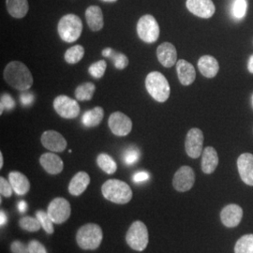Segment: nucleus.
I'll return each instance as SVG.
<instances>
[{"instance_id":"1","label":"nucleus","mask_w":253,"mask_h":253,"mask_svg":"<svg viewBox=\"0 0 253 253\" xmlns=\"http://www.w3.org/2000/svg\"><path fill=\"white\" fill-rule=\"evenodd\" d=\"M4 79L10 86L19 91H27L33 84V76L23 62H9L4 70Z\"/></svg>"},{"instance_id":"2","label":"nucleus","mask_w":253,"mask_h":253,"mask_svg":"<svg viewBox=\"0 0 253 253\" xmlns=\"http://www.w3.org/2000/svg\"><path fill=\"white\" fill-rule=\"evenodd\" d=\"M101 192L104 198L118 205L127 204L132 198V190L124 181L109 179L102 187Z\"/></svg>"},{"instance_id":"3","label":"nucleus","mask_w":253,"mask_h":253,"mask_svg":"<svg viewBox=\"0 0 253 253\" xmlns=\"http://www.w3.org/2000/svg\"><path fill=\"white\" fill-rule=\"evenodd\" d=\"M145 87L149 95L158 102L163 103L170 97V84L163 73L159 72L148 73L145 78Z\"/></svg>"},{"instance_id":"4","label":"nucleus","mask_w":253,"mask_h":253,"mask_svg":"<svg viewBox=\"0 0 253 253\" xmlns=\"http://www.w3.org/2000/svg\"><path fill=\"white\" fill-rule=\"evenodd\" d=\"M102 230L95 223H87L82 226L76 235L77 244L85 251L97 250L102 242Z\"/></svg>"},{"instance_id":"5","label":"nucleus","mask_w":253,"mask_h":253,"mask_svg":"<svg viewBox=\"0 0 253 253\" xmlns=\"http://www.w3.org/2000/svg\"><path fill=\"white\" fill-rule=\"evenodd\" d=\"M57 31L63 42L68 43L74 42L81 37L83 31L82 20L75 14H67L59 20Z\"/></svg>"},{"instance_id":"6","label":"nucleus","mask_w":253,"mask_h":253,"mask_svg":"<svg viewBox=\"0 0 253 253\" xmlns=\"http://www.w3.org/2000/svg\"><path fill=\"white\" fill-rule=\"evenodd\" d=\"M126 241L127 245L136 252H143L148 245L149 236L145 223L134 221L126 232Z\"/></svg>"},{"instance_id":"7","label":"nucleus","mask_w":253,"mask_h":253,"mask_svg":"<svg viewBox=\"0 0 253 253\" xmlns=\"http://www.w3.org/2000/svg\"><path fill=\"white\" fill-rule=\"evenodd\" d=\"M160 26L154 16L146 14L137 23V34L145 43H154L160 37Z\"/></svg>"},{"instance_id":"8","label":"nucleus","mask_w":253,"mask_h":253,"mask_svg":"<svg viewBox=\"0 0 253 253\" xmlns=\"http://www.w3.org/2000/svg\"><path fill=\"white\" fill-rule=\"evenodd\" d=\"M54 111L66 119L76 118L80 114L79 103L66 95H59L54 100Z\"/></svg>"},{"instance_id":"9","label":"nucleus","mask_w":253,"mask_h":253,"mask_svg":"<svg viewBox=\"0 0 253 253\" xmlns=\"http://www.w3.org/2000/svg\"><path fill=\"white\" fill-rule=\"evenodd\" d=\"M48 215L55 224H61L69 219L72 213V208L69 201L64 198H55L53 200L47 210Z\"/></svg>"},{"instance_id":"10","label":"nucleus","mask_w":253,"mask_h":253,"mask_svg":"<svg viewBox=\"0 0 253 253\" xmlns=\"http://www.w3.org/2000/svg\"><path fill=\"white\" fill-rule=\"evenodd\" d=\"M203 146H204L203 131L197 127H193L190 129L186 136V142H185V149L188 156L191 159H198L204 151Z\"/></svg>"},{"instance_id":"11","label":"nucleus","mask_w":253,"mask_h":253,"mask_svg":"<svg viewBox=\"0 0 253 253\" xmlns=\"http://www.w3.org/2000/svg\"><path fill=\"white\" fill-rule=\"evenodd\" d=\"M195 182V173L190 166H182L173 175L172 186L179 192L190 190Z\"/></svg>"},{"instance_id":"12","label":"nucleus","mask_w":253,"mask_h":253,"mask_svg":"<svg viewBox=\"0 0 253 253\" xmlns=\"http://www.w3.org/2000/svg\"><path fill=\"white\" fill-rule=\"evenodd\" d=\"M111 131L117 136H126L132 129V121L121 112L113 113L108 119Z\"/></svg>"},{"instance_id":"13","label":"nucleus","mask_w":253,"mask_h":253,"mask_svg":"<svg viewBox=\"0 0 253 253\" xmlns=\"http://www.w3.org/2000/svg\"><path fill=\"white\" fill-rule=\"evenodd\" d=\"M186 6L190 12L200 18H211L216 11L212 0H187Z\"/></svg>"},{"instance_id":"14","label":"nucleus","mask_w":253,"mask_h":253,"mask_svg":"<svg viewBox=\"0 0 253 253\" xmlns=\"http://www.w3.org/2000/svg\"><path fill=\"white\" fill-rule=\"evenodd\" d=\"M42 145L52 152H63L67 147V141L62 134L55 130H46L41 137Z\"/></svg>"},{"instance_id":"15","label":"nucleus","mask_w":253,"mask_h":253,"mask_svg":"<svg viewBox=\"0 0 253 253\" xmlns=\"http://www.w3.org/2000/svg\"><path fill=\"white\" fill-rule=\"evenodd\" d=\"M243 217V209L241 207L231 204L222 208L220 212V219L224 226L235 228L238 226Z\"/></svg>"},{"instance_id":"16","label":"nucleus","mask_w":253,"mask_h":253,"mask_svg":"<svg viewBox=\"0 0 253 253\" xmlns=\"http://www.w3.org/2000/svg\"><path fill=\"white\" fill-rule=\"evenodd\" d=\"M237 169L242 181L253 187V155L243 153L237 159Z\"/></svg>"},{"instance_id":"17","label":"nucleus","mask_w":253,"mask_h":253,"mask_svg":"<svg viewBox=\"0 0 253 253\" xmlns=\"http://www.w3.org/2000/svg\"><path fill=\"white\" fill-rule=\"evenodd\" d=\"M159 62L165 68H171L177 62V52L171 42H163L157 48Z\"/></svg>"},{"instance_id":"18","label":"nucleus","mask_w":253,"mask_h":253,"mask_svg":"<svg viewBox=\"0 0 253 253\" xmlns=\"http://www.w3.org/2000/svg\"><path fill=\"white\" fill-rule=\"evenodd\" d=\"M40 163L46 172L50 174H58L63 171V161L56 154H42L40 158Z\"/></svg>"},{"instance_id":"19","label":"nucleus","mask_w":253,"mask_h":253,"mask_svg":"<svg viewBox=\"0 0 253 253\" xmlns=\"http://www.w3.org/2000/svg\"><path fill=\"white\" fill-rule=\"evenodd\" d=\"M176 73L181 84L188 86L195 81L196 72L192 64L185 59H179L176 62Z\"/></svg>"},{"instance_id":"20","label":"nucleus","mask_w":253,"mask_h":253,"mask_svg":"<svg viewBox=\"0 0 253 253\" xmlns=\"http://www.w3.org/2000/svg\"><path fill=\"white\" fill-rule=\"evenodd\" d=\"M218 165V156L214 147L208 146L202 154V170L207 174L215 172Z\"/></svg>"},{"instance_id":"21","label":"nucleus","mask_w":253,"mask_h":253,"mask_svg":"<svg viewBox=\"0 0 253 253\" xmlns=\"http://www.w3.org/2000/svg\"><path fill=\"white\" fill-rule=\"evenodd\" d=\"M200 73L207 78H214L219 70L217 59L211 55H203L198 60Z\"/></svg>"},{"instance_id":"22","label":"nucleus","mask_w":253,"mask_h":253,"mask_svg":"<svg viewBox=\"0 0 253 253\" xmlns=\"http://www.w3.org/2000/svg\"><path fill=\"white\" fill-rule=\"evenodd\" d=\"M90 183V176L85 172H77L69 185V191L72 195L79 196L87 189Z\"/></svg>"},{"instance_id":"23","label":"nucleus","mask_w":253,"mask_h":253,"mask_svg":"<svg viewBox=\"0 0 253 253\" xmlns=\"http://www.w3.org/2000/svg\"><path fill=\"white\" fill-rule=\"evenodd\" d=\"M9 181L12 186L14 192L18 195H25L30 190L29 180L22 172L17 171L9 172Z\"/></svg>"},{"instance_id":"24","label":"nucleus","mask_w":253,"mask_h":253,"mask_svg":"<svg viewBox=\"0 0 253 253\" xmlns=\"http://www.w3.org/2000/svg\"><path fill=\"white\" fill-rule=\"evenodd\" d=\"M85 19L92 31H100L104 26L102 10L99 6H89L85 10Z\"/></svg>"},{"instance_id":"25","label":"nucleus","mask_w":253,"mask_h":253,"mask_svg":"<svg viewBox=\"0 0 253 253\" xmlns=\"http://www.w3.org/2000/svg\"><path fill=\"white\" fill-rule=\"evenodd\" d=\"M6 6L9 15L13 18H24L28 12L27 0H6Z\"/></svg>"},{"instance_id":"26","label":"nucleus","mask_w":253,"mask_h":253,"mask_svg":"<svg viewBox=\"0 0 253 253\" xmlns=\"http://www.w3.org/2000/svg\"><path fill=\"white\" fill-rule=\"evenodd\" d=\"M103 117H104L103 109L100 106H97L95 108L86 111L82 118V121L84 126L87 127H93V126L100 125V122L103 119Z\"/></svg>"},{"instance_id":"27","label":"nucleus","mask_w":253,"mask_h":253,"mask_svg":"<svg viewBox=\"0 0 253 253\" xmlns=\"http://www.w3.org/2000/svg\"><path fill=\"white\" fill-rule=\"evenodd\" d=\"M96 91V86L93 83L86 82L77 86L75 89V98L79 101H87L92 100Z\"/></svg>"},{"instance_id":"28","label":"nucleus","mask_w":253,"mask_h":253,"mask_svg":"<svg viewBox=\"0 0 253 253\" xmlns=\"http://www.w3.org/2000/svg\"><path fill=\"white\" fill-rule=\"evenodd\" d=\"M97 163L100 169L108 174H113L118 170V164L108 154H100L97 158Z\"/></svg>"},{"instance_id":"29","label":"nucleus","mask_w":253,"mask_h":253,"mask_svg":"<svg viewBox=\"0 0 253 253\" xmlns=\"http://www.w3.org/2000/svg\"><path fill=\"white\" fill-rule=\"evenodd\" d=\"M84 55V48L82 45H74L69 48L64 54V58L67 63L74 65L81 61Z\"/></svg>"},{"instance_id":"30","label":"nucleus","mask_w":253,"mask_h":253,"mask_svg":"<svg viewBox=\"0 0 253 253\" xmlns=\"http://www.w3.org/2000/svg\"><path fill=\"white\" fill-rule=\"evenodd\" d=\"M235 253H253V235L240 237L235 244Z\"/></svg>"},{"instance_id":"31","label":"nucleus","mask_w":253,"mask_h":253,"mask_svg":"<svg viewBox=\"0 0 253 253\" xmlns=\"http://www.w3.org/2000/svg\"><path fill=\"white\" fill-rule=\"evenodd\" d=\"M19 226L25 231L33 233L40 231L42 224L37 217H23L19 220Z\"/></svg>"},{"instance_id":"32","label":"nucleus","mask_w":253,"mask_h":253,"mask_svg":"<svg viewBox=\"0 0 253 253\" xmlns=\"http://www.w3.org/2000/svg\"><path fill=\"white\" fill-rule=\"evenodd\" d=\"M36 217L39 219L40 223L42 224V227L43 228V230L48 235L54 234V222H53L52 218L48 215V213H46L42 210H39L36 212Z\"/></svg>"},{"instance_id":"33","label":"nucleus","mask_w":253,"mask_h":253,"mask_svg":"<svg viewBox=\"0 0 253 253\" xmlns=\"http://www.w3.org/2000/svg\"><path fill=\"white\" fill-rule=\"evenodd\" d=\"M107 68V63L105 60H100L98 62L92 64L88 68V73L92 77L96 79H100L103 77Z\"/></svg>"},{"instance_id":"34","label":"nucleus","mask_w":253,"mask_h":253,"mask_svg":"<svg viewBox=\"0 0 253 253\" xmlns=\"http://www.w3.org/2000/svg\"><path fill=\"white\" fill-rule=\"evenodd\" d=\"M247 0H235L232 6V13L235 19L244 18L247 13Z\"/></svg>"},{"instance_id":"35","label":"nucleus","mask_w":253,"mask_h":253,"mask_svg":"<svg viewBox=\"0 0 253 253\" xmlns=\"http://www.w3.org/2000/svg\"><path fill=\"white\" fill-rule=\"evenodd\" d=\"M123 160L126 165H131L140 160V151L136 147H128L125 151Z\"/></svg>"},{"instance_id":"36","label":"nucleus","mask_w":253,"mask_h":253,"mask_svg":"<svg viewBox=\"0 0 253 253\" xmlns=\"http://www.w3.org/2000/svg\"><path fill=\"white\" fill-rule=\"evenodd\" d=\"M111 57L113 58L114 60V65L115 67L118 69V70H124L126 69V67L128 66V58L126 57V55L124 54H121V53H117V52H113V54L111 55Z\"/></svg>"},{"instance_id":"37","label":"nucleus","mask_w":253,"mask_h":253,"mask_svg":"<svg viewBox=\"0 0 253 253\" xmlns=\"http://www.w3.org/2000/svg\"><path fill=\"white\" fill-rule=\"evenodd\" d=\"M1 110H0V114H3L4 110H12L15 107V101L9 96V94H3L1 96Z\"/></svg>"},{"instance_id":"38","label":"nucleus","mask_w":253,"mask_h":253,"mask_svg":"<svg viewBox=\"0 0 253 253\" xmlns=\"http://www.w3.org/2000/svg\"><path fill=\"white\" fill-rule=\"evenodd\" d=\"M12 191H14V190L12 189V186L9 183V181L5 179L4 177H0V192H1V195L6 197V198H9L12 195Z\"/></svg>"},{"instance_id":"39","label":"nucleus","mask_w":253,"mask_h":253,"mask_svg":"<svg viewBox=\"0 0 253 253\" xmlns=\"http://www.w3.org/2000/svg\"><path fill=\"white\" fill-rule=\"evenodd\" d=\"M29 253H47L45 247L37 240H32L28 243Z\"/></svg>"},{"instance_id":"40","label":"nucleus","mask_w":253,"mask_h":253,"mask_svg":"<svg viewBox=\"0 0 253 253\" xmlns=\"http://www.w3.org/2000/svg\"><path fill=\"white\" fill-rule=\"evenodd\" d=\"M10 251L12 253H29L28 246L22 243L21 241H13L10 245Z\"/></svg>"},{"instance_id":"41","label":"nucleus","mask_w":253,"mask_h":253,"mask_svg":"<svg viewBox=\"0 0 253 253\" xmlns=\"http://www.w3.org/2000/svg\"><path fill=\"white\" fill-rule=\"evenodd\" d=\"M35 100V97H34V94L31 93V92H25L21 94L20 96V100H21V103L24 105V106H29L31 105Z\"/></svg>"},{"instance_id":"42","label":"nucleus","mask_w":253,"mask_h":253,"mask_svg":"<svg viewBox=\"0 0 253 253\" xmlns=\"http://www.w3.org/2000/svg\"><path fill=\"white\" fill-rule=\"evenodd\" d=\"M149 178V174L148 172H136L135 174L133 175L132 179L135 183H140V182H144L146 181Z\"/></svg>"},{"instance_id":"43","label":"nucleus","mask_w":253,"mask_h":253,"mask_svg":"<svg viewBox=\"0 0 253 253\" xmlns=\"http://www.w3.org/2000/svg\"><path fill=\"white\" fill-rule=\"evenodd\" d=\"M18 210L20 213H25L27 210V204L25 201L19 202Z\"/></svg>"},{"instance_id":"44","label":"nucleus","mask_w":253,"mask_h":253,"mask_svg":"<svg viewBox=\"0 0 253 253\" xmlns=\"http://www.w3.org/2000/svg\"><path fill=\"white\" fill-rule=\"evenodd\" d=\"M114 50L112 48H105L103 51H102V55L105 56V57H111V55L113 54Z\"/></svg>"},{"instance_id":"45","label":"nucleus","mask_w":253,"mask_h":253,"mask_svg":"<svg viewBox=\"0 0 253 253\" xmlns=\"http://www.w3.org/2000/svg\"><path fill=\"white\" fill-rule=\"evenodd\" d=\"M248 70L249 72L253 74V54L250 57V60H249V63H248Z\"/></svg>"},{"instance_id":"46","label":"nucleus","mask_w":253,"mask_h":253,"mask_svg":"<svg viewBox=\"0 0 253 253\" xmlns=\"http://www.w3.org/2000/svg\"><path fill=\"white\" fill-rule=\"evenodd\" d=\"M1 217V221H0L1 225L6 224V222H7V216H6V214L4 213L3 210H1V217Z\"/></svg>"},{"instance_id":"47","label":"nucleus","mask_w":253,"mask_h":253,"mask_svg":"<svg viewBox=\"0 0 253 253\" xmlns=\"http://www.w3.org/2000/svg\"><path fill=\"white\" fill-rule=\"evenodd\" d=\"M3 163H4V160H3V154L0 152V168L3 167Z\"/></svg>"},{"instance_id":"48","label":"nucleus","mask_w":253,"mask_h":253,"mask_svg":"<svg viewBox=\"0 0 253 253\" xmlns=\"http://www.w3.org/2000/svg\"><path fill=\"white\" fill-rule=\"evenodd\" d=\"M102 1H104V2H116L118 0H102Z\"/></svg>"},{"instance_id":"49","label":"nucleus","mask_w":253,"mask_h":253,"mask_svg":"<svg viewBox=\"0 0 253 253\" xmlns=\"http://www.w3.org/2000/svg\"></svg>"}]
</instances>
